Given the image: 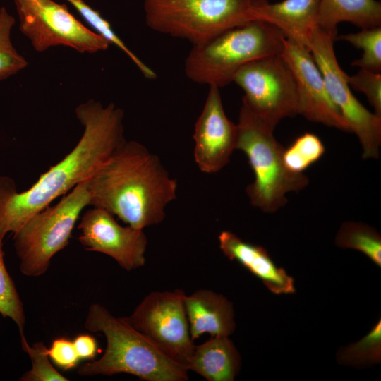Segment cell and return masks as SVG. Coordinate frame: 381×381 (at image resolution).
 <instances>
[{
    "label": "cell",
    "instance_id": "obj_14",
    "mask_svg": "<svg viewBox=\"0 0 381 381\" xmlns=\"http://www.w3.org/2000/svg\"><path fill=\"white\" fill-rule=\"evenodd\" d=\"M193 138L195 162L202 172L215 174L229 164L236 150L237 126L224 111L219 88L209 87Z\"/></svg>",
    "mask_w": 381,
    "mask_h": 381
},
{
    "label": "cell",
    "instance_id": "obj_9",
    "mask_svg": "<svg viewBox=\"0 0 381 381\" xmlns=\"http://www.w3.org/2000/svg\"><path fill=\"white\" fill-rule=\"evenodd\" d=\"M185 295L180 289L152 291L129 316L122 318L161 351L187 368L195 344L190 333Z\"/></svg>",
    "mask_w": 381,
    "mask_h": 381
},
{
    "label": "cell",
    "instance_id": "obj_21",
    "mask_svg": "<svg viewBox=\"0 0 381 381\" xmlns=\"http://www.w3.org/2000/svg\"><path fill=\"white\" fill-rule=\"evenodd\" d=\"M81 15V16L97 31V33L107 40L110 44L120 49L135 65L140 72L147 79L157 78L155 72L138 57L119 38L111 28L109 23L96 10L92 8L83 0H66Z\"/></svg>",
    "mask_w": 381,
    "mask_h": 381
},
{
    "label": "cell",
    "instance_id": "obj_31",
    "mask_svg": "<svg viewBox=\"0 0 381 381\" xmlns=\"http://www.w3.org/2000/svg\"><path fill=\"white\" fill-rule=\"evenodd\" d=\"M39 0H15L16 9L20 10L32 6L38 2Z\"/></svg>",
    "mask_w": 381,
    "mask_h": 381
},
{
    "label": "cell",
    "instance_id": "obj_3",
    "mask_svg": "<svg viewBox=\"0 0 381 381\" xmlns=\"http://www.w3.org/2000/svg\"><path fill=\"white\" fill-rule=\"evenodd\" d=\"M85 327L92 332H101L107 339L102 356L83 364L79 375H113L128 373L145 381H186L188 370L174 361L122 318L113 315L105 307L92 304Z\"/></svg>",
    "mask_w": 381,
    "mask_h": 381
},
{
    "label": "cell",
    "instance_id": "obj_10",
    "mask_svg": "<svg viewBox=\"0 0 381 381\" xmlns=\"http://www.w3.org/2000/svg\"><path fill=\"white\" fill-rule=\"evenodd\" d=\"M233 82L243 91L242 99L272 128L298 114L294 79L279 54L246 65Z\"/></svg>",
    "mask_w": 381,
    "mask_h": 381
},
{
    "label": "cell",
    "instance_id": "obj_24",
    "mask_svg": "<svg viewBox=\"0 0 381 381\" xmlns=\"http://www.w3.org/2000/svg\"><path fill=\"white\" fill-rule=\"evenodd\" d=\"M3 238L0 236V315L16 324L20 336L24 334L25 315L15 283L5 265Z\"/></svg>",
    "mask_w": 381,
    "mask_h": 381
},
{
    "label": "cell",
    "instance_id": "obj_11",
    "mask_svg": "<svg viewBox=\"0 0 381 381\" xmlns=\"http://www.w3.org/2000/svg\"><path fill=\"white\" fill-rule=\"evenodd\" d=\"M17 12L21 32L37 52L66 46L80 53L94 54L105 51L111 45L78 20L65 4L39 0Z\"/></svg>",
    "mask_w": 381,
    "mask_h": 381
},
{
    "label": "cell",
    "instance_id": "obj_19",
    "mask_svg": "<svg viewBox=\"0 0 381 381\" xmlns=\"http://www.w3.org/2000/svg\"><path fill=\"white\" fill-rule=\"evenodd\" d=\"M342 22L361 29L381 26V3L377 0H320V28L337 33V25Z\"/></svg>",
    "mask_w": 381,
    "mask_h": 381
},
{
    "label": "cell",
    "instance_id": "obj_20",
    "mask_svg": "<svg viewBox=\"0 0 381 381\" xmlns=\"http://www.w3.org/2000/svg\"><path fill=\"white\" fill-rule=\"evenodd\" d=\"M335 243L339 248L363 253L381 267V236L372 226L361 222H345L337 232Z\"/></svg>",
    "mask_w": 381,
    "mask_h": 381
},
{
    "label": "cell",
    "instance_id": "obj_25",
    "mask_svg": "<svg viewBox=\"0 0 381 381\" xmlns=\"http://www.w3.org/2000/svg\"><path fill=\"white\" fill-rule=\"evenodd\" d=\"M380 322L379 320L361 340L339 351V361L352 366L379 363L381 358Z\"/></svg>",
    "mask_w": 381,
    "mask_h": 381
},
{
    "label": "cell",
    "instance_id": "obj_1",
    "mask_svg": "<svg viewBox=\"0 0 381 381\" xmlns=\"http://www.w3.org/2000/svg\"><path fill=\"white\" fill-rule=\"evenodd\" d=\"M84 131L74 148L21 192L0 175V236L16 234L35 214L87 179L125 140L123 111L90 99L75 110Z\"/></svg>",
    "mask_w": 381,
    "mask_h": 381
},
{
    "label": "cell",
    "instance_id": "obj_8",
    "mask_svg": "<svg viewBox=\"0 0 381 381\" xmlns=\"http://www.w3.org/2000/svg\"><path fill=\"white\" fill-rule=\"evenodd\" d=\"M337 33L318 27L306 46L319 67L328 93L351 133L361 145L363 159H377L381 146V117L368 111L353 95L348 75L339 66L334 49Z\"/></svg>",
    "mask_w": 381,
    "mask_h": 381
},
{
    "label": "cell",
    "instance_id": "obj_12",
    "mask_svg": "<svg viewBox=\"0 0 381 381\" xmlns=\"http://www.w3.org/2000/svg\"><path fill=\"white\" fill-rule=\"evenodd\" d=\"M279 55L294 79L298 114L307 120L346 132L350 128L332 100L312 54L306 46L285 38Z\"/></svg>",
    "mask_w": 381,
    "mask_h": 381
},
{
    "label": "cell",
    "instance_id": "obj_4",
    "mask_svg": "<svg viewBox=\"0 0 381 381\" xmlns=\"http://www.w3.org/2000/svg\"><path fill=\"white\" fill-rule=\"evenodd\" d=\"M237 126L236 150L246 156L254 180L246 188L250 202L265 213H274L288 202L286 195L303 189L309 179L290 171L284 164V147L272 128L242 99Z\"/></svg>",
    "mask_w": 381,
    "mask_h": 381
},
{
    "label": "cell",
    "instance_id": "obj_27",
    "mask_svg": "<svg viewBox=\"0 0 381 381\" xmlns=\"http://www.w3.org/2000/svg\"><path fill=\"white\" fill-rule=\"evenodd\" d=\"M21 346L30 356L32 368L20 378L23 381H66V377L52 365L49 360L47 348L42 342L30 346L25 335H20Z\"/></svg>",
    "mask_w": 381,
    "mask_h": 381
},
{
    "label": "cell",
    "instance_id": "obj_22",
    "mask_svg": "<svg viewBox=\"0 0 381 381\" xmlns=\"http://www.w3.org/2000/svg\"><path fill=\"white\" fill-rule=\"evenodd\" d=\"M325 152L322 140L315 134L304 133L286 148L283 159L286 168L294 173L304 170L318 162Z\"/></svg>",
    "mask_w": 381,
    "mask_h": 381
},
{
    "label": "cell",
    "instance_id": "obj_28",
    "mask_svg": "<svg viewBox=\"0 0 381 381\" xmlns=\"http://www.w3.org/2000/svg\"><path fill=\"white\" fill-rule=\"evenodd\" d=\"M349 86L363 92L374 109V113L381 117V74L360 69L351 76L348 75Z\"/></svg>",
    "mask_w": 381,
    "mask_h": 381
},
{
    "label": "cell",
    "instance_id": "obj_6",
    "mask_svg": "<svg viewBox=\"0 0 381 381\" xmlns=\"http://www.w3.org/2000/svg\"><path fill=\"white\" fill-rule=\"evenodd\" d=\"M267 1L145 0L143 9L150 29L196 46L258 20L259 10Z\"/></svg>",
    "mask_w": 381,
    "mask_h": 381
},
{
    "label": "cell",
    "instance_id": "obj_30",
    "mask_svg": "<svg viewBox=\"0 0 381 381\" xmlns=\"http://www.w3.org/2000/svg\"><path fill=\"white\" fill-rule=\"evenodd\" d=\"M73 341L80 359L92 360L96 356L98 344L94 337L88 334H79Z\"/></svg>",
    "mask_w": 381,
    "mask_h": 381
},
{
    "label": "cell",
    "instance_id": "obj_26",
    "mask_svg": "<svg viewBox=\"0 0 381 381\" xmlns=\"http://www.w3.org/2000/svg\"><path fill=\"white\" fill-rule=\"evenodd\" d=\"M14 18L4 7L0 8V81L13 75L28 66L26 59L13 47L11 32Z\"/></svg>",
    "mask_w": 381,
    "mask_h": 381
},
{
    "label": "cell",
    "instance_id": "obj_13",
    "mask_svg": "<svg viewBox=\"0 0 381 381\" xmlns=\"http://www.w3.org/2000/svg\"><path fill=\"white\" fill-rule=\"evenodd\" d=\"M78 229L85 250L112 258L127 271L144 266L147 238L143 229L123 226L112 214L97 207L83 214Z\"/></svg>",
    "mask_w": 381,
    "mask_h": 381
},
{
    "label": "cell",
    "instance_id": "obj_16",
    "mask_svg": "<svg viewBox=\"0 0 381 381\" xmlns=\"http://www.w3.org/2000/svg\"><path fill=\"white\" fill-rule=\"evenodd\" d=\"M190 333L194 341L204 334L229 337L235 330L233 305L225 296L210 289L185 295Z\"/></svg>",
    "mask_w": 381,
    "mask_h": 381
},
{
    "label": "cell",
    "instance_id": "obj_7",
    "mask_svg": "<svg viewBox=\"0 0 381 381\" xmlns=\"http://www.w3.org/2000/svg\"><path fill=\"white\" fill-rule=\"evenodd\" d=\"M86 180L76 185L55 205L47 206L32 215L13 234L20 270L24 275L39 277L44 274L53 256L68 244L82 211L90 206Z\"/></svg>",
    "mask_w": 381,
    "mask_h": 381
},
{
    "label": "cell",
    "instance_id": "obj_5",
    "mask_svg": "<svg viewBox=\"0 0 381 381\" xmlns=\"http://www.w3.org/2000/svg\"><path fill=\"white\" fill-rule=\"evenodd\" d=\"M284 34L255 20L229 30L210 41L193 46L184 61V73L195 83L222 88L254 61L279 54Z\"/></svg>",
    "mask_w": 381,
    "mask_h": 381
},
{
    "label": "cell",
    "instance_id": "obj_2",
    "mask_svg": "<svg viewBox=\"0 0 381 381\" xmlns=\"http://www.w3.org/2000/svg\"><path fill=\"white\" fill-rule=\"evenodd\" d=\"M86 182L90 206L138 229L163 222L166 207L176 198V180L157 155L135 140H126Z\"/></svg>",
    "mask_w": 381,
    "mask_h": 381
},
{
    "label": "cell",
    "instance_id": "obj_23",
    "mask_svg": "<svg viewBox=\"0 0 381 381\" xmlns=\"http://www.w3.org/2000/svg\"><path fill=\"white\" fill-rule=\"evenodd\" d=\"M363 50L361 58L353 61V66L375 73H381V26L361 29L356 33L336 37Z\"/></svg>",
    "mask_w": 381,
    "mask_h": 381
},
{
    "label": "cell",
    "instance_id": "obj_15",
    "mask_svg": "<svg viewBox=\"0 0 381 381\" xmlns=\"http://www.w3.org/2000/svg\"><path fill=\"white\" fill-rule=\"evenodd\" d=\"M218 241L220 250L229 260L240 263L271 292L295 293L294 279L275 265L265 248L246 242L229 231H222Z\"/></svg>",
    "mask_w": 381,
    "mask_h": 381
},
{
    "label": "cell",
    "instance_id": "obj_18",
    "mask_svg": "<svg viewBox=\"0 0 381 381\" xmlns=\"http://www.w3.org/2000/svg\"><path fill=\"white\" fill-rule=\"evenodd\" d=\"M241 367V356L228 336H210L195 346L187 365L188 371L207 381H233Z\"/></svg>",
    "mask_w": 381,
    "mask_h": 381
},
{
    "label": "cell",
    "instance_id": "obj_17",
    "mask_svg": "<svg viewBox=\"0 0 381 381\" xmlns=\"http://www.w3.org/2000/svg\"><path fill=\"white\" fill-rule=\"evenodd\" d=\"M320 0H283L260 8L258 20L278 28L286 38L307 46L318 27Z\"/></svg>",
    "mask_w": 381,
    "mask_h": 381
},
{
    "label": "cell",
    "instance_id": "obj_29",
    "mask_svg": "<svg viewBox=\"0 0 381 381\" xmlns=\"http://www.w3.org/2000/svg\"><path fill=\"white\" fill-rule=\"evenodd\" d=\"M47 353L52 363L63 370L75 368L80 360L73 341L66 337L55 339L47 348Z\"/></svg>",
    "mask_w": 381,
    "mask_h": 381
}]
</instances>
